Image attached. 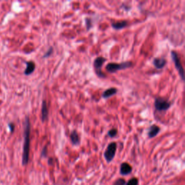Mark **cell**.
<instances>
[{"label": "cell", "mask_w": 185, "mask_h": 185, "mask_svg": "<svg viewBox=\"0 0 185 185\" xmlns=\"http://www.w3.org/2000/svg\"><path fill=\"white\" fill-rule=\"evenodd\" d=\"M138 184H139L138 179H137V178L134 177V178H132V179H129V180L127 182L126 185H138Z\"/></svg>", "instance_id": "cell-15"}, {"label": "cell", "mask_w": 185, "mask_h": 185, "mask_svg": "<svg viewBox=\"0 0 185 185\" xmlns=\"http://www.w3.org/2000/svg\"><path fill=\"white\" fill-rule=\"evenodd\" d=\"M126 184V181L124 180L122 178L118 179L117 180H116L114 183L113 185H125Z\"/></svg>", "instance_id": "cell-18"}, {"label": "cell", "mask_w": 185, "mask_h": 185, "mask_svg": "<svg viewBox=\"0 0 185 185\" xmlns=\"http://www.w3.org/2000/svg\"><path fill=\"white\" fill-rule=\"evenodd\" d=\"M30 123L28 117H26L24 122V144L22 153V165L25 166L28 163L29 152H30Z\"/></svg>", "instance_id": "cell-1"}, {"label": "cell", "mask_w": 185, "mask_h": 185, "mask_svg": "<svg viewBox=\"0 0 185 185\" xmlns=\"http://www.w3.org/2000/svg\"><path fill=\"white\" fill-rule=\"evenodd\" d=\"M26 65H27L26 69H25V72H24V73H25V75H29L34 72V70H35V68H36V65L33 62L30 61V62H27Z\"/></svg>", "instance_id": "cell-14"}, {"label": "cell", "mask_w": 185, "mask_h": 185, "mask_svg": "<svg viewBox=\"0 0 185 185\" xmlns=\"http://www.w3.org/2000/svg\"><path fill=\"white\" fill-rule=\"evenodd\" d=\"M48 116H49V110H48L47 103L46 101H43L42 107H41V120L43 122L47 120Z\"/></svg>", "instance_id": "cell-9"}, {"label": "cell", "mask_w": 185, "mask_h": 185, "mask_svg": "<svg viewBox=\"0 0 185 185\" xmlns=\"http://www.w3.org/2000/svg\"><path fill=\"white\" fill-rule=\"evenodd\" d=\"M53 47H52V46H51V47H50L49 49V50H48V51H46V53H45V54L44 55V56H43V57L47 58V57H49V56H51V55L52 54V53H53Z\"/></svg>", "instance_id": "cell-19"}, {"label": "cell", "mask_w": 185, "mask_h": 185, "mask_svg": "<svg viewBox=\"0 0 185 185\" xmlns=\"http://www.w3.org/2000/svg\"><path fill=\"white\" fill-rule=\"evenodd\" d=\"M117 132H118V131H117V129H115V128H113V129H110L109 131L108 132V135L110 137L113 138L114 137L117 135Z\"/></svg>", "instance_id": "cell-16"}, {"label": "cell", "mask_w": 185, "mask_h": 185, "mask_svg": "<svg viewBox=\"0 0 185 185\" xmlns=\"http://www.w3.org/2000/svg\"><path fill=\"white\" fill-rule=\"evenodd\" d=\"M133 65L132 62H124L122 63H109L106 65V69L110 73H114L117 71L121 70H125V69L129 68Z\"/></svg>", "instance_id": "cell-2"}, {"label": "cell", "mask_w": 185, "mask_h": 185, "mask_svg": "<svg viewBox=\"0 0 185 185\" xmlns=\"http://www.w3.org/2000/svg\"><path fill=\"white\" fill-rule=\"evenodd\" d=\"M117 88H108V89H107L106 91H105L104 92H103V95H102V97L105 98V99H106V98L114 96L115 94H117Z\"/></svg>", "instance_id": "cell-13"}, {"label": "cell", "mask_w": 185, "mask_h": 185, "mask_svg": "<svg viewBox=\"0 0 185 185\" xmlns=\"http://www.w3.org/2000/svg\"><path fill=\"white\" fill-rule=\"evenodd\" d=\"M85 25H86V28H87V30H89L91 27H93V24H92V20L91 18H85Z\"/></svg>", "instance_id": "cell-17"}, {"label": "cell", "mask_w": 185, "mask_h": 185, "mask_svg": "<svg viewBox=\"0 0 185 185\" xmlns=\"http://www.w3.org/2000/svg\"><path fill=\"white\" fill-rule=\"evenodd\" d=\"M8 126H9V128H10V132H13V131H14V129H15V125H14L13 123H10L9 125H8Z\"/></svg>", "instance_id": "cell-21"}, {"label": "cell", "mask_w": 185, "mask_h": 185, "mask_svg": "<svg viewBox=\"0 0 185 185\" xmlns=\"http://www.w3.org/2000/svg\"><path fill=\"white\" fill-rule=\"evenodd\" d=\"M160 131V128L157 125H152L150 126L149 128V130H148V135L149 138H153L155 137L157 134H158L159 132Z\"/></svg>", "instance_id": "cell-11"}, {"label": "cell", "mask_w": 185, "mask_h": 185, "mask_svg": "<svg viewBox=\"0 0 185 185\" xmlns=\"http://www.w3.org/2000/svg\"><path fill=\"white\" fill-rule=\"evenodd\" d=\"M70 137L71 143H72V145H74V146H78L79 143H80L79 136L76 130H73L70 133Z\"/></svg>", "instance_id": "cell-10"}, {"label": "cell", "mask_w": 185, "mask_h": 185, "mask_svg": "<svg viewBox=\"0 0 185 185\" xmlns=\"http://www.w3.org/2000/svg\"><path fill=\"white\" fill-rule=\"evenodd\" d=\"M128 25V22L127 20H121L111 23V26L115 30H121L126 27Z\"/></svg>", "instance_id": "cell-12"}, {"label": "cell", "mask_w": 185, "mask_h": 185, "mask_svg": "<svg viewBox=\"0 0 185 185\" xmlns=\"http://www.w3.org/2000/svg\"><path fill=\"white\" fill-rule=\"evenodd\" d=\"M117 145L114 142L111 143L108 146V147H107L106 151L103 153V156H104V158L106 159V160L108 163H110V162L114 158L116 151H117Z\"/></svg>", "instance_id": "cell-5"}, {"label": "cell", "mask_w": 185, "mask_h": 185, "mask_svg": "<svg viewBox=\"0 0 185 185\" xmlns=\"http://www.w3.org/2000/svg\"><path fill=\"white\" fill-rule=\"evenodd\" d=\"M171 56H172L173 62H174L176 69L177 70L178 72H179V75H180V77H181V79L184 80V69H183L182 65H181L180 59L179 58V56H178L177 53L174 51H172V52H171Z\"/></svg>", "instance_id": "cell-6"}, {"label": "cell", "mask_w": 185, "mask_h": 185, "mask_svg": "<svg viewBox=\"0 0 185 185\" xmlns=\"http://www.w3.org/2000/svg\"><path fill=\"white\" fill-rule=\"evenodd\" d=\"M171 102L163 98H156L155 99L154 106L158 111H166L171 107Z\"/></svg>", "instance_id": "cell-3"}, {"label": "cell", "mask_w": 185, "mask_h": 185, "mask_svg": "<svg viewBox=\"0 0 185 185\" xmlns=\"http://www.w3.org/2000/svg\"><path fill=\"white\" fill-rule=\"evenodd\" d=\"M166 59L164 58H160L157 57L154 58L153 61V64L154 65V67L158 70H160V69L163 68L165 67V65H166Z\"/></svg>", "instance_id": "cell-8"}, {"label": "cell", "mask_w": 185, "mask_h": 185, "mask_svg": "<svg viewBox=\"0 0 185 185\" xmlns=\"http://www.w3.org/2000/svg\"><path fill=\"white\" fill-rule=\"evenodd\" d=\"M106 61V59L102 57V56H98V57H97L94 60V62H93V67H94L95 72H96V75H97L98 77H100V78H104V77H106V75L101 71V67Z\"/></svg>", "instance_id": "cell-4"}, {"label": "cell", "mask_w": 185, "mask_h": 185, "mask_svg": "<svg viewBox=\"0 0 185 185\" xmlns=\"http://www.w3.org/2000/svg\"><path fill=\"white\" fill-rule=\"evenodd\" d=\"M120 174L122 176H127L132 172V167L128 163H122L120 166Z\"/></svg>", "instance_id": "cell-7"}, {"label": "cell", "mask_w": 185, "mask_h": 185, "mask_svg": "<svg viewBox=\"0 0 185 185\" xmlns=\"http://www.w3.org/2000/svg\"><path fill=\"white\" fill-rule=\"evenodd\" d=\"M46 154H47V146H46L43 149L42 152H41V156L42 157H46Z\"/></svg>", "instance_id": "cell-20"}]
</instances>
